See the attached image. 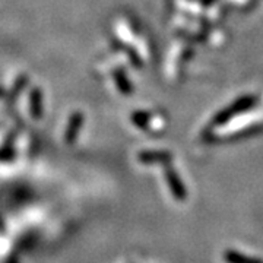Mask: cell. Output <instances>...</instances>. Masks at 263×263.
Segmentation results:
<instances>
[{"label": "cell", "mask_w": 263, "mask_h": 263, "mask_svg": "<svg viewBox=\"0 0 263 263\" xmlns=\"http://www.w3.org/2000/svg\"><path fill=\"white\" fill-rule=\"evenodd\" d=\"M224 260L226 263H263V259L247 256L240 253L237 250H226L224 252Z\"/></svg>", "instance_id": "obj_2"}, {"label": "cell", "mask_w": 263, "mask_h": 263, "mask_svg": "<svg viewBox=\"0 0 263 263\" xmlns=\"http://www.w3.org/2000/svg\"><path fill=\"white\" fill-rule=\"evenodd\" d=\"M165 177H167V183H168V187L173 193V196L176 197L177 200H186L187 197V190L183 186V183L180 181V179L177 177V174L171 170H167L165 173Z\"/></svg>", "instance_id": "obj_1"}]
</instances>
